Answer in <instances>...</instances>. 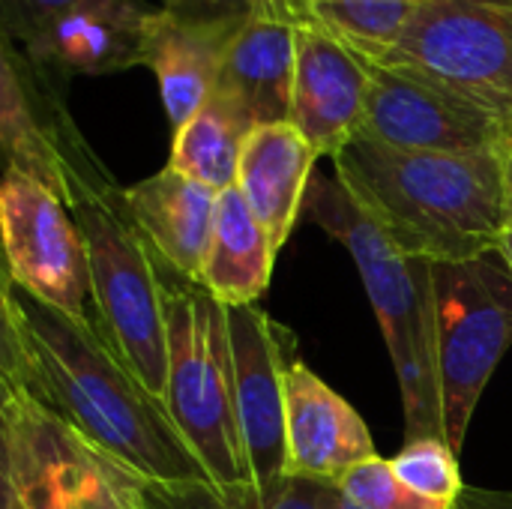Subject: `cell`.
<instances>
[{
	"mask_svg": "<svg viewBox=\"0 0 512 509\" xmlns=\"http://www.w3.org/2000/svg\"><path fill=\"white\" fill-rule=\"evenodd\" d=\"M300 24L282 0H255L225 51L216 90L231 96L255 126L291 123Z\"/></svg>",
	"mask_w": 512,
	"mask_h": 509,
	"instance_id": "cell-14",
	"label": "cell"
},
{
	"mask_svg": "<svg viewBox=\"0 0 512 509\" xmlns=\"http://www.w3.org/2000/svg\"><path fill=\"white\" fill-rule=\"evenodd\" d=\"M378 63L447 87L512 132V0H426Z\"/></svg>",
	"mask_w": 512,
	"mask_h": 509,
	"instance_id": "cell-7",
	"label": "cell"
},
{
	"mask_svg": "<svg viewBox=\"0 0 512 509\" xmlns=\"http://www.w3.org/2000/svg\"><path fill=\"white\" fill-rule=\"evenodd\" d=\"M276 246L237 186L219 192L198 282L225 306H252L273 276Z\"/></svg>",
	"mask_w": 512,
	"mask_h": 509,
	"instance_id": "cell-19",
	"label": "cell"
},
{
	"mask_svg": "<svg viewBox=\"0 0 512 509\" xmlns=\"http://www.w3.org/2000/svg\"><path fill=\"white\" fill-rule=\"evenodd\" d=\"M366 60H384L426 0H282Z\"/></svg>",
	"mask_w": 512,
	"mask_h": 509,
	"instance_id": "cell-22",
	"label": "cell"
},
{
	"mask_svg": "<svg viewBox=\"0 0 512 509\" xmlns=\"http://www.w3.org/2000/svg\"><path fill=\"white\" fill-rule=\"evenodd\" d=\"M444 441L462 453L474 411L512 348V267L501 249L432 264Z\"/></svg>",
	"mask_w": 512,
	"mask_h": 509,
	"instance_id": "cell-6",
	"label": "cell"
},
{
	"mask_svg": "<svg viewBox=\"0 0 512 509\" xmlns=\"http://www.w3.org/2000/svg\"><path fill=\"white\" fill-rule=\"evenodd\" d=\"M240 27L189 24L162 6L150 9L144 24V66L153 69L159 81V96L174 132L186 126L216 90L225 51Z\"/></svg>",
	"mask_w": 512,
	"mask_h": 509,
	"instance_id": "cell-16",
	"label": "cell"
},
{
	"mask_svg": "<svg viewBox=\"0 0 512 509\" xmlns=\"http://www.w3.org/2000/svg\"><path fill=\"white\" fill-rule=\"evenodd\" d=\"M252 129L255 123L249 114L231 96L213 90L201 111L174 132L168 165L216 192H225L237 186L240 156Z\"/></svg>",
	"mask_w": 512,
	"mask_h": 509,
	"instance_id": "cell-20",
	"label": "cell"
},
{
	"mask_svg": "<svg viewBox=\"0 0 512 509\" xmlns=\"http://www.w3.org/2000/svg\"><path fill=\"white\" fill-rule=\"evenodd\" d=\"M66 207L87 249L102 339L165 408L168 318L156 255L96 153L66 168Z\"/></svg>",
	"mask_w": 512,
	"mask_h": 509,
	"instance_id": "cell-3",
	"label": "cell"
},
{
	"mask_svg": "<svg viewBox=\"0 0 512 509\" xmlns=\"http://www.w3.org/2000/svg\"><path fill=\"white\" fill-rule=\"evenodd\" d=\"M366 72L369 96L357 138L408 153H498L512 135L492 114L411 69L366 60Z\"/></svg>",
	"mask_w": 512,
	"mask_h": 509,
	"instance_id": "cell-9",
	"label": "cell"
},
{
	"mask_svg": "<svg viewBox=\"0 0 512 509\" xmlns=\"http://www.w3.org/2000/svg\"><path fill=\"white\" fill-rule=\"evenodd\" d=\"M504 222L512 228V135L504 144Z\"/></svg>",
	"mask_w": 512,
	"mask_h": 509,
	"instance_id": "cell-29",
	"label": "cell"
},
{
	"mask_svg": "<svg viewBox=\"0 0 512 509\" xmlns=\"http://www.w3.org/2000/svg\"><path fill=\"white\" fill-rule=\"evenodd\" d=\"M132 480V495L138 509H333L336 483L294 480L285 477L273 486H240L219 489L213 483L159 486Z\"/></svg>",
	"mask_w": 512,
	"mask_h": 509,
	"instance_id": "cell-21",
	"label": "cell"
},
{
	"mask_svg": "<svg viewBox=\"0 0 512 509\" xmlns=\"http://www.w3.org/2000/svg\"><path fill=\"white\" fill-rule=\"evenodd\" d=\"M369 96L366 60L318 24L297 27L291 123L318 156L336 159L363 129Z\"/></svg>",
	"mask_w": 512,
	"mask_h": 509,
	"instance_id": "cell-12",
	"label": "cell"
},
{
	"mask_svg": "<svg viewBox=\"0 0 512 509\" xmlns=\"http://www.w3.org/2000/svg\"><path fill=\"white\" fill-rule=\"evenodd\" d=\"M0 450L3 509L78 507L87 444L9 375H0Z\"/></svg>",
	"mask_w": 512,
	"mask_h": 509,
	"instance_id": "cell-11",
	"label": "cell"
},
{
	"mask_svg": "<svg viewBox=\"0 0 512 509\" xmlns=\"http://www.w3.org/2000/svg\"><path fill=\"white\" fill-rule=\"evenodd\" d=\"M285 447V477L318 483H339L378 456L363 417L300 357L285 378Z\"/></svg>",
	"mask_w": 512,
	"mask_h": 509,
	"instance_id": "cell-13",
	"label": "cell"
},
{
	"mask_svg": "<svg viewBox=\"0 0 512 509\" xmlns=\"http://www.w3.org/2000/svg\"><path fill=\"white\" fill-rule=\"evenodd\" d=\"M336 180L390 243L423 261H471L501 246L504 150L408 153L354 138Z\"/></svg>",
	"mask_w": 512,
	"mask_h": 509,
	"instance_id": "cell-2",
	"label": "cell"
},
{
	"mask_svg": "<svg viewBox=\"0 0 512 509\" xmlns=\"http://www.w3.org/2000/svg\"><path fill=\"white\" fill-rule=\"evenodd\" d=\"M396 477L417 495L441 501V504H459L465 495L462 471H459V453L441 441V438H420L408 441L399 456L390 459Z\"/></svg>",
	"mask_w": 512,
	"mask_h": 509,
	"instance_id": "cell-23",
	"label": "cell"
},
{
	"mask_svg": "<svg viewBox=\"0 0 512 509\" xmlns=\"http://www.w3.org/2000/svg\"><path fill=\"white\" fill-rule=\"evenodd\" d=\"M234 405L246 462L255 486L285 480V378L294 354V333L264 309L228 306Z\"/></svg>",
	"mask_w": 512,
	"mask_h": 509,
	"instance_id": "cell-10",
	"label": "cell"
},
{
	"mask_svg": "<svg viewBox=\"0 0 512 509\" xmlns=\"http://www.w3.org/2000/svg\"><path fill=\"white\" fill-rule=\"evenodd\" d=\"M459 509H512V492L465 489V495L459 498Z\"/></svg>",
	"mask_w": 512,
	"mask_h": 509,
	"instance_id": "cell-28",
	"label": "cell"
},
{
	"mask_svg": "<svg viewBox=\"0 0 512 509\" xmlns=\"http://www.w3.org/2000/svg\"><path fill=\"white\" fill-rule=\"evenodd\" d=\"M336 486L363 509H459V504H441L411 492L396 477L393 462L381 456L351 468Z\"/></svg>",
	"mask_w": 512,
	"mask_h": 509,
	"instance_id": "cell-24",
	"label": "cell"
},
{
	"mask_svg": "<svg viewBox=\"0 0 512 509\" xmlns=\"http://www.w3.org/2000/svg\"><path fill=\"white\" fill-rule=\"evenodd\" d=\"M78 3L81 0H0V33L6 42L24 48Z\"/></svg>",
	"mask_w": 512,
	"mask_h": 509,
	"instance_id": "cell-26",
	"label": "cell"
},
{
	"mask_svg": "<svg viewBox=\"0 0 512 509\" xmlns=\"http://www.w3.org/2000/svg\"><path fill=\"white\" fill-rule=\"evenodd\" d=\"M75 509H138L129 474H123L87 447V465Z\"/></svg>",
	"mask_w": 512,
	"mask_h": 509,
	"instance_id": "cell-25",
	"label": "cell"
},
{
	"mask_svg": "<svg viewBox=\"0 0 512 509\" xmlns=\"http://www.w3.org/2000/svg\"><path fill=\"white\" fill-rule=\"evenodd\" d=\"M123 195L156 258L198 282L219 192L165 165L153 177L126 186Z\"/></svg>",
	"mask_w": 512,
	"mask_h": 509,
	"instance_id": "cell-18",
	"label": "cell"
},
{
	"mask_svg": "<svg viewBox=\"0 0 512 509\" xmlns=\"http://www.w3.org/2000/svg\"><path fill=\"white\" fill-rule=\"evenodd\" d=\"M156 267L168 318L165 411L213 486H252L234 405L228 306L162 258Z\"/></svg>",
	"mask_w": 512,
	"mask_h": 509,
	"instance_id": "cell-5",
	"label": "cell"
},
{
	"mask_svg": "<svg viewBox=\"0 0 512 509\" xmlns=\"http://www.w3.org/2000/svg\"><path fill=\"white\" fill-rule=\"evenodd\" d=\"M0 234L6 276L36 300L102 336L87 249L66 201L6 168L0 186Z\"/></svg>",
	"mask_w": 512,
	"mask_h": 509,
	"instance_id": "cell-8",
	"label": "cell"
},
{
	"mask_svg": "<svg viewBox=\"0 0 512 509\" xmlns=\"http://www.w3.org/2000/svg\"><path fill=\"white\" fill-rule=\"evenodd\" d=\"M165 12L189 24H210V27H240L255 0H159Z\"/></svg>",
	"mask_w": 512,
	"mask_h": 509,
	"instance_id": "cell-27",
	"label": "cell"
},
{
	"mask_svg": "<svg viewBox=\"0 0 512 509\" xmlns=\"http://www.w3.org/2000/svg\"><path fill=\"white\" fill-rule=\"evenodd\" d=\"M147 15L138 0H81L21 51L63 81L144 66Z\"/></svg>",
	"mask_w": 512,
	"mask_h": 509,
	"instance_id": "cell-15",
	"label": "cell"
},
{
	"mask_svg": "<svg viewBox=\"0 0 512 509\" xmlns=\"http://www.w3.org/2000/svg\"><path fill=\"white\" fill-rule=\"evenodd\" d=\"M318 153L294 123L255 126L246 138L237 189L267 228L276 252L288 243L315 177Z\"/></svg>",
	"mask_w": 512,
	"mask_h": 509,
	"instance_id": "cell-17",
	"label": "cell"
},
{
	"mask_svg": "<svg viewBox=\"0 0 512 509\" xmlns=\"http://www.w3.org/2000/svg\"><path fill=\"white\" fill-rule=\"evenodd\" d=\"M498 249H501V255L507 258V264L512 267V228L504 231V237H501V246H498Z\"/></svg>",
	"mask_w": 512,
	"mask_h": 509,
	"instance_id": "cell-30",
	"label": "cell"
},
{
	"mask_svg": "<svg viewBox=\"0 0 512 509\" xmlns=\"http://www.w3.org/2000/svg\"><path fill=\"white\" fill-rule=\"evenodd\" d=\"M0 375L21 381L78 441L141 483H213L168 411L102 336L3 276Z\"/></svg>",
	"mask_w": 512,
	"mask_h": 509,
	"instance_id": "cell-1",
	"label": "cell"
},
{
	"mask_svg": "<svg viewBox=\"0 0 512 509\" xmlns=\"http://www.w3.org/2000/svg\"><path fill=\"white\" fill-rule=\"evenodd\" d=\"M306 213L351 252L360 270L399 378L408 441H444L435 363L432 261L399 252L339 180L315 174L306 195Z\"/></svg>",
	"mask_w": 512,
	"mask_h": 509,
	"instance_id": "cell-4",
	"label": "cell"
}]
</instances>
